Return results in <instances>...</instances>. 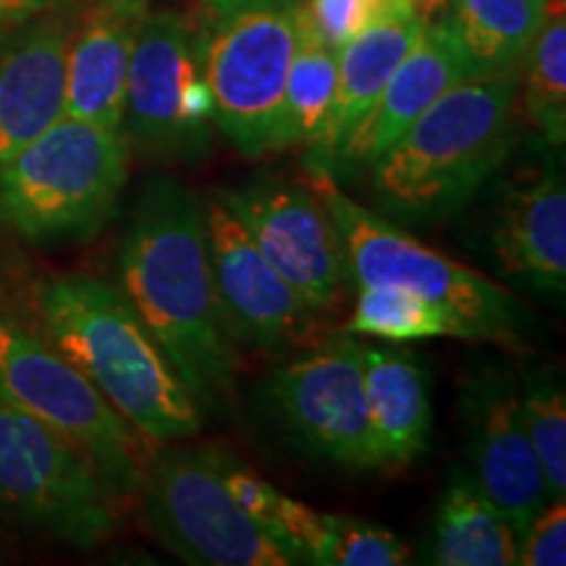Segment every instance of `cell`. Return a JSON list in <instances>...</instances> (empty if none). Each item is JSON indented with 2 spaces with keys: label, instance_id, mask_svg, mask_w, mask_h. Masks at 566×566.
Returning a JSON list of instances; mask_svg holds the SVG:
<instances>
[{
  "label": "cell",
  "instance_id": "cell-21",
  "mask_svg": "<svg viewBox=\"0 0 566 566\" xmlns=\"http://www.w3.org/2000/svg\"><path fill=\"white\" fill-rule=\"evenodd\" d=\"M443 24L462 55L467 80L522 71L548 19L546 0H446Z\"/></svg>",
  "mask_w": 566,
  "mask_h": 566
},
{
  "label": "cell",
  "instance_id": "cell-11",
  "mask_svg": "<svg viewBox=\"0 0 566 566\" xmlns=\"http://www.w3.org/2000/svg\"><path fill=\"white\" fill-rule=\"evenodd\" d=\"M263 399L302 451L344 470H380L357 342L334 338L275 367Z\"/></svg>",
  "mask_w": 566,
  "mask_h": 566
},
{
  "label": "cell",
  "instance_id": "cell-22",
  "mask_svg": "<svg viewBox=\"0 0 566 566\" xmlns=\"http://www.w3.org/2000/svg\"><path fill=\"white\" fill-rule=\"evenodd\" d=\"M520 537L506 516L475 485L470 472L451 470L436 506L428 562L438 566H514Z\"/></svg>",
  "mask_w": 566,
  "mask_h": 566
},
{
  "label": "cell",
  "instance_id": "cell-1",
  "mask_svg": "<svg viewBox=\"0 0 566 566\" xmlns=\"http://www.w3.org/2000/svg\"><path fill=\"white\" fill-rule=\"evenodd\" d=\"M118 279L197 409L229 417L239 352L212 286L202 197L174 176L145 181L122 239Z\"/></svg>",
  "mask_w": 566,
  "mask_h": 566
},
{
  "label": "cell",
  "instance_id": "cell-29",
  "mask_svg": "<svg viewBox=\"0 0 566 566\" xmlns=\"http://www.w3.org/2000/svg\"><path fill=\"white\" fill-rule=\"evenodd\" d=\"M391 0H304V21L331 51H342L346 42L370 27Z\"/></svg>",
  "mask_w": 566,
  "mask_h": 566
},
{
  "label": "cell",
  "instance_id": "cell-23",
  "mask_svg": "<svg viewBox=\"0 0 566 566\" xmlns=\"http://www.w3.org/2000/svg\"><path fill=\"white\" fill-rule=\"evenodd\" d=\"M338 53L331 51L317 34L310 30L302 13L300 42L289 66L286 90H283L279 153L304 147V153L321 139L328 124L331 105L336 97Z\"/></svg>",
  "mask_w": 566,
  "mask_h": 566
},
{
  "label": "cell",
  "instance_id": "cell-20",
  "mask_svg": "<svg viewBox=\"0 0 566 566\" xmlns=\"http://www.w3.org/2000/svg\"><path fill=\"white\" fill-rule=\"evenodd\" d=\"M367 415L380 470H401L424 454L433 424L420 359L396 346L359 344Z\"/></svg>",
  "mask_w": 566,
  "mask_h": 566
},
{
  "label": "cell",
  "instance_id": "cell-5",
  "mask_svg": "<svg viewBox=\"0 0 566 566\" xmlns=\"http://www.w3.org/2000/svg\"><path fill=\"white\" fill-rule=\"evenodd\" d=\"M129 160L122 129L61 116L0 163V223L34 247L90 242L122 200Z\"/></svg>",
  "mask_w": 566,
  "mask_h": 566
},
{
  "label": "cell",
  "instance_id": "cell-15",
  "mask_svg": "<svg viewBox=\"0 0 566 566\" xmlns=\"http://www.w3.org/2000/svg\"><path fill=\"white\" fill-rule=\"evenodd\" d=\"M491 250L506 279L562 302L566 292V184L546 160L504 184L493 208Z\"/></svg>",
  "mask_w": 566,
  "mask_h": 566
},
{
  "label": "cell",
  "instance_id": "cell-32",
  "mask_svg": "<svg viewBox=\"0 0 566 566\" xmlns=\"http://www.w3.org/2000/svg\"><path fill=\"white\" fill-rule=\"evenodd\" d=\"M446 6V0H417V9H420V13L424 19H430L433 13H438Z\"/></svg>",
  "mask_w": 566,
  "mask_h": 566
},
{
  "label": "cell",
  "instance_id": "cell-31",
  "mask_svg": "<svg viewBox=\"0 0 566 566\" xmlns=\"http://www.w3.org/2000/svg\"><path fill=\"white\" fill-rule=\"evenodd\" d=\"M74 0H0V27L42 17V13L69 11Z\"/></svg>",
  "mask_w": 566,
  "mask_h": 566
},
{
  "label": "cell",
  "instance_id": "cell-12",
  "mask_svg": "<svg viewBox=\"0 0 566 566\" xmlns=\"http://www.w3.org/2000/svg\"><path fill=\"white\" fill-rule=\"evenodd\" d=\"M459 420L470 478L522 537L530 520L548 504V493L522 420L514 367L483 363L467 370L459 384Z\"/></svg>",
  "mask_w": 566,
  "mask_h": 566
},
{
  "label": "cell",
  "instance_id": "cell-19",
  "mask_svg": "<svg viewBox=\"0 0 566 566\" xmlns=\"http://www.w3.org/2000/svg\"><path fill=\"white\" fill-rule=\"evenodd\" d=\"M147 0H92L71 30L66 116L122 129L126 74Z\"/></svg>",
  "mask_w": 566,
  "mask_h": 566
},
{
  "label": "cell",
  "instance_id": "cell-26",
  "mask_svg": "<svg viewBox=\"0 0 566 566\" xmlns=\"http://www.w3.org/2000/svg\"><path fill=\"white\" fill-rule=\"evenodd\" d=\"M525 116L548 142L562 147L566 137V19L564 9L548 11L546 24L527 53Z\"/></svg>",
  "mask_w": 566,
  "mask_h": 566
},
{
  "label": "cell",
  "instance_id": "cell-28",
  "mask_svg": "<svg viewBox=\"0 0 566 566\" xmlns=\"http://www.w3.org/2000/svg\"><path fill=\"white\" fill-rule=\"evenodd\" d=\"M212 454H216L218 472H221L223 483L233 495V501H237L254 522H260L268 533L279 537V516L286 493L275 491L268 480L260 478L258 472L250 470L244 462H239L231 451L221 449V446H212Z\"/></svg>",
  "mask_w": 566,
  "mask_h": 566
},
{
  "label": "cell",
  "instance_id": "cell-10",
  "mask_svg": "<svg viewBox=\"0 0 566 566\" xmlns=\"http://www.w3.org/2000/svg\"><path fill=\"white\" fill-rule=\"evenodd\" d=\"M212 126L192 27L174 11H147L126 74V142L147 160L195 166L208 158Z\"/></svg>",
  "mask_w": 566,
  "mask_h": 566
},
{
  "label": "cell",
  "instance_id": "cell-3",
  "mask_svg": "<svg viewBox=\"0 0 566 566\" xmlns=\"http://www.w3.org/2000/svg\"><path fill=\"white\" fill-rule=\"evenodd\" d=\"M34 313L40 334L147 446L200 433L205 415L122 289L84 273L48 275L34 286Z\"/></svg>",
  "mask_w": 566,
  "mask_h": 566
},
{
  "label": "cell",
  "instance_id": "cell-2",
  "mask_svg": "<svg viewBox=\"0 0 566 566\" xmlns=\"http://www.w3.org/2000/svg\"><path fill=\"white\" fill-rule=\"evenodd\" d=\"M522 71L464 80L443 92L375 158V212L399 226H436L470 205L520 139Z\"/></svg>",
  "mask_w": 566,
  "mask_h": 566
},
{
  "label": "cell",
  "instance_id": "cell-4",
  "mask_svg": "<svg viewBox=\"0 0 566 566\" xmlns=\"http://www.w3.org/2000/svg\"><path fill=\"white\" fill-rule=\"evenodd\" d=\"M304 184L328 212L344 252L346 275L357 286H399L438 304L464 325L470 342L516 349L535 334L537 317L504 283L415 239L344 192L334 174L304 166Z\"/></svg>",
  "mask_w": 566,
  "mask_h": 566
},
{
  "label": "cell",
  "instance_id": "cell-24",
  "mask_svg": "<svg viewBox=\"0 0 566 566\" xmlns=\"http://www.w3.org/2000/svg\"><path fill=\"white\" fill-rule=\"evenodd\" d=\"M349 334L384 338L388 344L424 342V338H467L464 325L438 304L399 286H357V302L346 325Z\"/></svg>",
  "mask_w": 566,
  "mask_h": 566
},
{
  "label": "cell",
  "instance_id": "cell-13",
  "mask_svg": "<svg viewBox=\"0 0 566 566\" xmlns=\"http://www.w3.org/2000/svg\"><path fill=\"white\" fill-rule=\"evenodd\" d=\"M254 244L313 313L342 300L346 265L338 233L307 184L254 179L218 189Z\"/></svg>",
  "mask_w": 566,
  "mask_h": 566
},
{
  "label": "cell",
  "instance_id": "cell-33",
  "mask_svg": "<svg viewBox=\"0 0 566 566\" xmlns=\"http://www.w3.org/2000/svg\"><path fill=\"white\" fill-rule=\"evenodd\" d=\"M548 3V11H556V9H564V0H546Z\"/></svg>",
  "mask_w": 566,
  "mask_h": 566
},
{
  "label": "cell",
  "instance_id": "cell-8",
  "mask_svg": "<svg viewBox=\"0 0 566 566\" xmlns=\"http://www.w3.org/2000/svg\"><path fill=\"white\" fill-rule=\"evenodd\" d=\"M142 514L163 548L195 566H294L286 543L233 501L212 446H153L139 488Z\"/></svg>",
  "mask_w": 566,
  "mask_h": 566
},
{
  "label": "cell",
  "instance_id": "cell-34",
  "mask_svg": "<svg viewBox=\"0 0 566 566\" xmlns=\"http://www.w3.org/2000/svg\"><path fill=\"white\" fill-rule=\"evenodd\" d=\"M409 3H415V6H417V0H409Z\"/></svg>",
  "mask_w": 566,
  "mask_h": 566
},
{
  "label": "cell",
  "instance_id": "cell-25",
  "mask_svg": "<svg viewBox=\"0 0 566 566\" xmlns=\"http://www.w3.org/2000/svg\"><path fill=\"white\" fill-rule=\"evenodd\" d=\"M520 405L548 501L566 499V394L554 367L520 370Z\"/></svg>",
  "mask_w": 566,
  "mask_h": 566
},
{
  "label": "cell",
  "instance_id": "cell-14",
  "mask_svg": "<svg viewBox=\"0 0 566 566\" xmlns=\"http://www.w3.org/2000/svg\"><path fill=\"white\" fill-rule=\"evenodd\" d=\"M208 260L226 331L237 346L281 349L307 336L317 313L281 279L223 197L205 200Z\"/></svg>",
  "mask_w": 566,
  "mask_h": 566
},
{
  "label": "cell",
  "instance_id": "cell-7",
  "mask_svg": "<svg viewBox=\"0 0 566 566\" xmlns=\"http://www.w3.org/2000/svg\"><path fill=\"white\" fill-rule=\"evenodd\" d=\"M0 391L74 446L118 501L134 499L153 446L40 331L0 310Z\"/></svg>",
  "mask_w": 566,
  "mask_h": 566
},
{
  "label": "cell",
  "instance_id": "cell-27",
  "mask_svg": "<svg viewBox=\"0 0 566 566\" xmlns=\"http://www.w3.org/2000/svg\"><path fill=\"white\" fill-rule=\"evenodd\" d=\"M304 562L317 566H401L409 562V548L391 530L373 522L317 512Z\"/></svg>",
  "mask_w": 566,
  "mask_h": 566
},
{
  "label": "cell",
  "instance_id": "cell-9",
  "mask_svg": "<svg viewBox=\"0 0 566 566\" xmlns=\"http://www.w3.org/2000/svg\"><path fill=\"white\" fill-rule=\"evenodd\" d=\"M0 514L71 548L111 541L122 509L95 467L0 391Z\"/></svg>",
  "mask_w": 566,
  "mask_h": 566
},
{
  "label": "cell",
  "instance_id": "cell-6",
  "mask_svg": "<svg viewBox=\"0 0 566 566\" xmlns=\"http://www.w3.org/2000/svg\"><path fill=\"white\" fill-rule=\"evenodd\" d=\"M304 0H202L192 32L212 124L244 158L279 153L283 90Z\"/></svg>",
  "mask_w": 566,
  "mask_h": 566
},
{
  "label": "cell",
  "instance_id": "cell-18",
  "mask_svg": "<svg viewBox=\"0 0 566 566\" xmlns=\"http://www.w3.org/2000/svg\"><path fill=\"white\" fill-rule=\"evenodd\" d=\"M467 80L462 55L443 19L424 21L420 38L409 48L394 74L388 76L378 103L363 126L352 134L338 158L334 176H354L367 171V166L386 150L391 142L405 134L417 116L433 105L443 92Z\"/></svg>",
  "mask_w": 566,
  "mask_h": 566
},
{
  "label": "cell",
  "instance_id": "cell-16",
  "mask_svg": "<svg viewBox=\"0 0 566 566\" xmlns=\"http://www.w3.org/2000/svg\"><path fill=\"white\" fill-rule=\"evenodd\" d=\"M66 11L0 27V163L66 116Z\"/></svg>",
  "mask_w": 566,
  "mask_h": 566
},
{
  "label": "cell",
  "instance_id": "cell-17",
  "mask_svg": "<svg viewBox=\"0 0 566 566\" xmlns=\"http://www.w3.org/2000/svg\"><path fill=\"white\" fill-rule=\"evenodd\" d=\"M424 21L415 3L391 0L370 27L338 51V82L328 124L321 139L304 153V166H321L334 174L346 142L370 116L388 76L420 38Z\"/></svg>",
  "mask_w": 566,
  "mask_h": 566
},
{
  "label": "cell",
  "instance_id": "cell-30",
  "mask_svg": "<svg viewBox=\"0 0 566 566\" xmlns=\"http://www.w3.org/2000/svg\"><path fill=\"white\" fill-rule=\"evenodd\" d=\"M522 566H564L566 564V504L564 499L548 501L520 537Z\"/></svg>",
  "mask_w": 566,
  "mask_h": 566
}]
</instances>
